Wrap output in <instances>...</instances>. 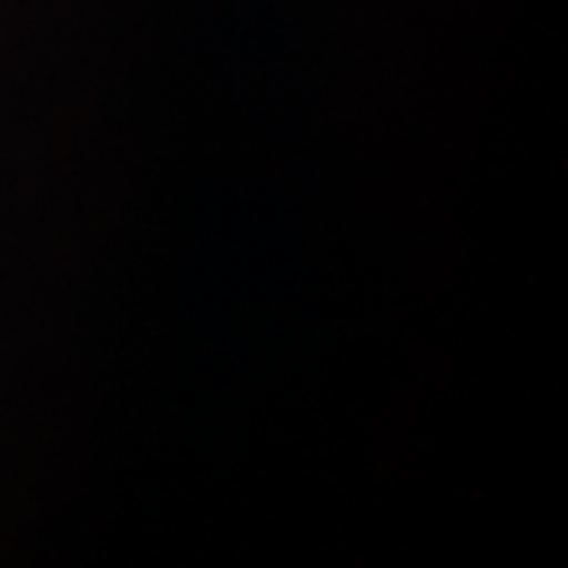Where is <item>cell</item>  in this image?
Listing matches in <instances>:
<instances>
[]
</instances>
